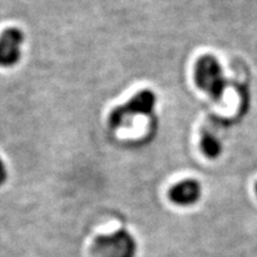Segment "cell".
<instances>
[{
  "label": "cell",
  "instance_id": "1",
  "mask_svg": "<svg viewBox=\"0 0 257 257\" xmlns=\"http://www.w3.org/2000/svg\"><path fill=\"white\" fill-rule=\"evenodd\" d=\"M195 83L213 100L219 101L226 88L223 68L213 55H202L197 61L194 68Z\"/></svg>",
  "mask_w": 257,
  "mask_h": 257
},
{
  "label": "cell",
  "instance_id": "2",
  "mask_svg": "<svg viewBox=\"0 0 257 257\" xmlns=\"http://www.w3.org/2000/svg\"><path fill=\"white\" fill-rule=\"evenodd\" d=\"M156 95L149 89L135 94L125 104L115 107L110 115V125L113 128L125 127L133 123L137 115H152L155 110Z\"/></svg>",
  "mask_w": 257,
  "mask_h": 257
},
{
  "label": "cell",
  "instance_id": "3",
  "mask_svg": "<svg viewBox=\"0 0 257 257\" xmlns=\"http://www.w3.org/2000/svg\"><path fill=\"white\" fill-rule=\"evenodd\" d=\"M136 240L125 229L96 237L92 246L93 257H135Z\"/></svg>",
  "mask_w": 257,
  "mask_h": 257
},
{
  "label": "cell",
  "instance_id": "4",
  "mask_svg": "<svg viewBox=\"0 0 257 257\" xmlns=\"http://www.w3.org/2000/svg\"><path fill=\"white\" fill-rule=\"evenodd\" d=\"M24 34L17 28H11L0 36V66L12 67L17 64L22 56Z\"/></svg>",
  "mask_w": 257,
  "mask_h": 257
},
{
  "label": "cell",
  "instance_id": "5",
  "mask_svg": "<svg viewBox=\"0 0 257 257\" xmlns=\"http://www.w3.org/2000/svg\"><path fill=\"white\" fill-rule=\"evenodd\" d=\"M201 197V186L197 180L187 179L180 181L170 188L169 198L180 206H189L195 204Z\"/></svg>",
  "mask_w": 257,
  "mask_h": 257
},
{
  "label": "cell",
  "instance_id": "6",
  "mask_svg": "<svg viewBox=\"0 0 257 257\" xmlns=\"http://www.w3.org/2000/svg\"><path fill=\"white\" fill-rule=\"evenodd\" d=\"M200 147L202 153L210 159H216L221 153V143L216 136L212 134H205L201 137Z\"/></svg>",
  "mask_w": 257,
  "mask_h": 257
},
{
  "label": "cell",
  "instance_id": "7",
  "mask_svg": "<svg viewBox=\"0 0 257 257\" xmlns=\"http://www.w3.org/2000/svg\"><path fill=\"white\" fill-rule=\"evenodd\" d=\"M6 180H8V168H6L4 160L0 157V187L5 184Z\"/></svg>",
  "mask_w": 257,
  "mask_h": 257
},
{
  "label": "cell",
  "instance_id": "8",
  "mask_svg": "<svg viewBox=\"0 0 257 257\" xmlns=\"http://www.w3.org/2000/svg\"><path fill=\"white\" fill-rule=\"evenodd\" d=\"M255 191H256V194H257V184H256V186H255Z\"/></svg>",
  "mask_w": 257,
  "mask_h": 257
}]
</instances>
